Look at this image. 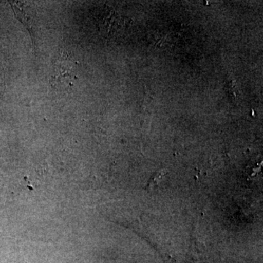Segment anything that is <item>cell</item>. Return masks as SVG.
<instances>
[{
	"label": "cell",
	"instance_id": "1",
	"mask_svg": "<svg viewBox=\"0 0 263 263\" xmlns=\"http://www.w3.org/2000/svg\"><path fill=\"white\" fill-rule=\"evenodd\" d=\"M79 62L70 52L62 49L55 57L51 70V86L55 89L71 88L78 79Z\"/></svg>",
	"mask_w": 263,
	"mask_h": 263
},
{
	"label": "cell",
	"instance_id": "2",
	"mask_svg": "<svg viewBox=\"0 0 263 263\" xmlns=\"http://www.w3.org/2000/svg\"><path fill=\"white\" fill-rule=\"evenodd\" d=\"M5 85H6L5 70L4 68V65H3L1 59H0V99H1L3 94H4L5 86H6Z\"/></svg>",
	"mask_w": 263,
	"mask_h": 263
},
{
	"label": "cell",
	"instance_id": "3",
	"mask_svg": "<svg viewBox=\"0 0 263 263\" xmlns=\"http://www.w3.org/2000/svg\"><path fill=\"white\" fill-rule=\"evenodd\" d=\"M165 174V172L163 173V171H159L157 174H155V177L153 179L151 180L149 183H148V186L152 187V186H154L155 185V183H157V181H159V179H162V176Z\"/></svg>",
	"mask_w": 263,
	"mask_h": 263
}]
</instances>
